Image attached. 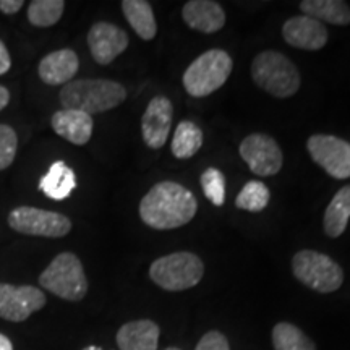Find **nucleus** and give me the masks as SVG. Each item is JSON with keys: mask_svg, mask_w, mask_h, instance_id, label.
Masks as SVG:
<instances>
[{"mask_svg": "<svg viewBox=\"0 0 350 350\" xmlns=\"http://www.w3.org/2000/svg\"><path fill=\"white\" fill-rule=\"evenodd\" d=\"M232 68L234 62L226 51H206L188 65L183 73V86L193 98H206L224 85Z\"/></svg>", "mask_w": 350, "mask_h": 350, "instance_id": "obj_4", "label": "nucleus"}, {"mask_svg": "<svg viewBox=\"0 0 350 350\" xmlns=\"http://www.w3.org/2000/svg\"><path fill=\"white\" fill-rule=\"evenodd\" d=\"M46 295L33 286L0 284V318L21 323L44 308Z\"/></svg>", "mask_w": 350, "mask_h": 350, "instance_id": "obj_11", "label": "nucleus"}, {"mask_svg": "<svg viewBox=\"0 0 350 350\" xmlns=\"http://www.w3.org/2000/svg\"><path fill=\"white\" fill-rule=\"evenodd\" d=\"M198 201L188 188L177 182H159L139 201V217L148 227L170 230L188 224L195 217Z\"/></svg>", "mask_w": 350, "mask_h": 350, "instance_id": "obj_1", "label": "nucleus"}, {"mask_svg": "<svg viewBox=\"0 0 350 350\" xmlns=\"http://www.w3.org/2000/svg\"><path fill=\"white\" fill-rule=\"evenodd\" d=\"M282 38L288 46L305 51H319L327 42V29L306 15L292 16L282 26Z\"/></svg>", "mask_w": 350, "mask_h": 350, "instance_id": "obj_14", "label": "nucleus"}, {"mask_svg": "<svg viewBox=\"0 0 350 350\" xmlns=\"http://www.w3.org/2000/svg\"><path fill=\"white\" fill-rule=\"evenodd\" d=\"M8 226L20 234L47 239L65 237L72 230V222L64 214L31 206L13 209L8 214Z\"/></svg>", "mask_w": 350, "mask_h": 350, "instance_id": "obj_8", "label": "nucleus"}, {"mask_svg": "<svg viewBox=\"0 0 350 350\" xmlns=\"http://www.w3.org/2000/svg\"><path fill=\"white\" fill-rule=\"evenodd\" d=\"M80 68V60L78 55L72 49H59L51 52L39 62L38 72L39 78L46 85L57 86L67 85L72 81V78L77 75Z\"/></svg>", "mask_w": 350, "mask_h": 350, "instance_id": "obj_15", "label": "nucleus"}, {"mask_svg": "<svg viewBox=\"0 0 350 350\" xmlns=\"http://www.w3.org/2000/svg\"><path fill=\"white\" fill-rule=\"evenodd\" d=\"M16 146L18 139L15 130L8 125H0V170L12 165L16 156Z\"/></svg>", "mask_w": 350, "mask_h": 350, "instance_id": "obj_28", "label": "nucleus"}, {"mask_svg": "<svg viewBox=\"0 0 350 350\" xmlns=\"http://www.w3.org/2000/svg\"><path fill=\"white\" fill-rule=\"evenodd\" d=\"M42 288L60 299L80 301L88 294V279L80 258L70 252L57 255L39 275Z\"/></svg>", "mask_w": 350, "mask_h": 350, "instance_id": "obj_5", "label": "nucleus"}, {"mask_svg": "<svg viewBox=\"0 0 350 350\" xmlns=\"http://www.w3.org/2000/svg\"><path fill=\"white\" fill-rule=\"evenodd\" d=\"M182 16L191 29L201 33H216L224 28V8L213 0H190L183 5Z\"/></svg>", "mask_w": 350, "mask_h": 350, "instance_id": "obj_16", "label": "nucleus"}, {"mask_svg": "<svg viewBox=\"0 0 350 350\" xmlns=\"http://www.w3.org/2000/svg\"><path fill=\"white\" fill-rule=\"evenodd\" d=\"M51 124L59 137L78 146L86 144L93 135V117L80 111L64 109V111L55 112Z\"/></svg>", "mask_w": 350, "mask_h": 350, "instance_id": "obj_17", "label": "nucleus"}, {"mask_svg": "<svg viewBox=\"0 0 350 350\" xmlns=\"http://www.w3.org/2000/svg\"><path fill=\"white\" fill-rule=\"evenodd\" d=\"M269 198V188L260 180H252L242 188L237 200H235V206L243 209V211L260 213L268 206Z\"/></svg>", "mask_w": 350, "mask_h": 350, "instance_id": "obj_26", "label": "nucleus"}, {"mask_svg": "<svg viewBox=\"0 0 350 350\" xmlns=\"http://www.w3.org/2000/svg\"><path fill=\"white\" fill-rule=\"evenodd\" d=\"M0 350H13V345L7 336L0 334Z\"/></svg>", "mask_w": 350, "mask_h": 350, "instance_id": "obj_33", "label": "nucleus"}, {"mask_svg": "<svg viewBox=\"0 0 350 350\" xmlns=\"http://www.w3.org/2000/svg\"><path fill=\"white\" fill-rule=\"evenodd\" d=\"M301 12L310 18L326 23L347 26L350 25V7L342 0H304Z\"/></svg>", "mask_w": 350, "mask_h": 350, "instance_id": "obj_20", "label": "nucleus"}, {"mask_svg": "<svg viewBox=\"0 0 350 350\" xmlns=\"http://www.w3.org/2000/svg\"><path fill=\"white\" fill-rule=\"evenodd\" d=\"M165 350H180V349H177V347H167Z\"/></svg>", "mask_w": 350, "mask_h": 350, "instance_id": "obj_35", "label": "nucleus"}, {"mask_svg": "<svg viewBox=\"0 0 350 350\" xmlns=\"http://www.w3.org/2000/svg\"><path fill=\"white\" fill-rule=\"evenodd\" d=\"M83 350H103L100 347H98V345H90V347L83 349Z\"/></svg>", "mask_w": 350, "mask_h": 350, "instance_id": "obj_34", "label": "nucleus"}, {"mask_svg": "<svg viewBox=\"0 0 350 350\" xmlns=\"http://www.w3.org/2000/svg\"><path fill=\"white\" fill-rule=\"evenodd\" d=\"M64 0H33L28 7V20L38 28H49L62 18Z\"/></svg>", "mask_w": 350, "mask_h": 350, "instance_id": "obj_25", "label": "nucleus"}, {"mask_svg": "<svg viewBox=\"0 0 350 350\" xmlns=\"http://www.w3.org/2000/svg\"><path fill=\"white\" fill-rule=\"evenodd\" d=\"M201 187L204 196L214 206H222L226 201V178L224 174L216 167H209L201 175Z\"/></svg>", "mask_w": 350, "mask_h": 350, "instance_id": "obj_27", "label": "nucleus"}, {"mask_svg": "<svg viewBox=\"0 0 350 350\" xmlns=\"http://www.w3.org/2000/svg\"><path fill=\"white\" fill-rule=\"evenodd\" d=\"M312 159L338 180L350 177V143L332 135H313L306 142Z\"/></svg>", "mask_w": 350, "mask_h": 350, "instance_id": "obj_9", "label": "nucleus"}, {"mask_svg": "<svg viewBox=\"0 0 350 350\" xmlns=\"http://www.w3.org/2000/svg\"><path fill=\"white\" fill-rule=\"evenodd\" d=\"M203 146V131L190 120H183L175 129L172 138V154L177 159H190Z\"/></svg>", "mask_w": 350, "mask_h": 350, "instance_id": "obj_23", "label": "nucleus"}, {"mask_svg": "<svg viewBox=\"0 0 350 350\" xmlns=\"http://www.w3.org/2000/svg\"><path fill=\"white\" fill-rule=\"evenodd\" d=\"M88 46L94 62L109 65L129 47V36L119 26L107 21H98L88 33Z\"/></svg>", "mask_w": 350, "mask_h": 350, "instance_id": "obj_12", "label": "nucleus"}, {"mask_svg": "<svg viewBox=\"0 0 350 350\" xmlns=\"http://www.w3.org/2000/svg\"><path fill=\"white\" fill-rule=\"evenodd\" d=\"M12 67V59L10 54H8V49L5 44L0 41V75H5V73Z\"/></svg>", "mask_w": 350, "mask_h": 350, "instance_id": "obj_31", "label": "nucleus"}, {"mask_svg": "<svg viewBox=\"0 0 350 350\" xmlns=\"http://www.w3.org/2000/svg\"><path fill=\"white\" fill-rule=\"evenodd\" d=\"M172 103L164 96H156L150 100L142 117L143 142L151 150H161L167 142L172 125Z\"/></svg>", "mask_w": 350, "mask_h": 350, "instance_id": "obj_13", "label": "nucleus"}, {"mask_svg": "<svg viewBox=\"0 0 350 350\" xmlns=\"http://www.w3.org/2000/svg\"><path fill=\"white\" fill-rule=\"evenodd\" d=\"M59 96L64 109L93 116L120 106L126 98V90L112 80H77L67 83Z\"/></svg>", "mask_w": 350, "mask_h": 350, "instance_id": "obj_2", "label": "nucleus"}, {"mask_svg": "<svg viewBox=\"0 0 350 350\" xmlns=\"http://www.w3.org/2000/svg\"><path fill=\"white\" fill-rule=\"evenodd\" d=\"M195 350H230V347L222 332L209 331L200 339Z\"/></svg>", "mask_w": 350, "mask_h": 350, "instance_id": "obj_29", "label": "nucleus"}, {"mask_svg": "<svg viewBox=\"0 0 350 350\" xmlns=\"http://www.w3.org/2000/svg\"><path fill=\"white\" fill-rule=\"evenodd\" d=\"M8 103H10V93L5 86L0 85V111H3L8 106Z\"/></svg>", "mask_w": 350, "mask_h": 350, "instance_id": "obj_32", "label": "nucleus"}, {"mask_svg": "<svg viewBox=\"0 0 350 350\" xmlns=\"http://www.w3.org/2000/svg\"><path fill=\"white\" fill-rule=\"evenodd\" d=\"M122 12L139 38L144 41H151L156 36L157 23L150 2H146V0H124Z\"/></svg>", "mask_w": 350, "mask_h": 350, "instance_id": "obj_21", "label": "nucleus"}, {"mask_svg": "<svg viewBox=\"0 0 350 350\" xmlns=\"http://www.w3.org/2000/svg\"><path fill=\"white\" fill-rule=\"evenodd\" d=\"M240 156L248 167L260 177H271L282 169L284 156L274 138L265 133H253L240 143Z\"/></svg>", "mask_w": 350, "mask_h": 350, "instance_id": "obj_10", "label": "nucleus"}, {"mask_svg": "<svg viewBox=\"0 0 350 350\" xmlns=\"http://www.w3.org/2000/svg\"><path fill=\"white\" fill-rule=\"evenodd\" d=\"M274 350H317V345L300 327L291 323H278L273 329Z\"/></svg>", "mask_w": 350, "mask_h": 350, "instance_id": "obj_24", "label": "nucleus"}, {"mask_svg": "<svg viewBox=\"0 0 350 350\" xmlns=\"http://www.w3.org/2000/svg\"><path fill=\"white\" fill-rule=\"evenodd\" d=\"M159 326L151 319L125 323L117 332V345L120 350H157Z\"/></svg>", "mask_w": 350, "mask_h": 350, "instance_id": "obj_18", "label": "nucleus"}, {"mask_svg": "<svg viewBox=\"0 0 350 350\" xmlns=\"http://www.w3.org/2000/svg\"><path fill=\"white\" fill-rule=\"evenodd\" d=\"M294 275L306 287L319 294H331L340 288L344 271L331 256L314 250H301L292 260Z\"/></svg>", "mask_w": 350, "mask_h": 350, "instance_id": "obj_7", "label": "nucleus"}, {"mask_svg": "<svg viewBox=\"0 0 350 350\" xmlns=\"http://www.w3.org/2000/svg\"><path fill=\"white\" fill-rule=\"evenodd\" d=\"M252 77L261 90L279 99L291 98L300 88L299 70L286 55L275 51H265L255 57Z\"/></svg>", "mask_w": 350, "mask_h": 350, "instance_id": "obj_3", "label": "nucleus"}, {"mask_svg": "<svg viewBox=\"0 0 350 350\" xmlns=\"http://www.w3.org/2000/svg\"><path fill=\"white\" fill-rule=\"evenodd\" d=\"M39 188L47 198L54 201H62L72 195L77 188L75 172L68 167L64 161H57L47 170L39 182Z\"/></svg>", "mask_w": 350, "mask_h": 350, "instance_id": "obj_19", "label": "nucleus"}, {"mask_svg": "<svg viewBox=\"0 0 350 350\" xmlns=\"http://www.w3.org/2000/svg\"><path fill=\"white\" fill-rule=\"evenodd\" d=\"M350 219V185L340 188L327 204L323 227L327 237L338 239L347 229Z\"/></svg>", "mask_w": 350, "mask_h": 350, "instance_id": "obj_22", "label": "nucleus"}, {"mask_svg": "<svg viewBox=\"0 0 350 350\" xmlns=\"http://www.w3.org/2000/svg\"><path fill=\"white\" fill-rule=\"evenodd\" d=\"M23 5V0H0V12L5 15H13V13L20 12Z\"/></svg>", "mask_w": 350, "mask_h": 350, "instance_id": "obj_30", "label": "nucleus"}, {"mask_svg": "<svg viewBox=\"0 0 350 350\" xmlns=\"http://www.w3.org/2000/svg\"><path fill=\"white\" fill-rule=\"evenodd\" d=\"M203 274V261L190 252H177L157 258L150 268L152 282L169 292H182L195 287Z\"/></svg>", "mask_w": 350, "mask_h": 350, "instance_id": "obj_6", "label": "nucleus"}]
</instances>
